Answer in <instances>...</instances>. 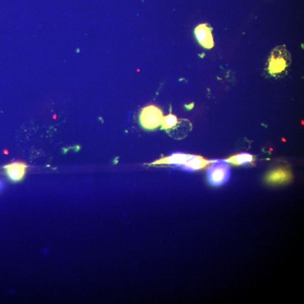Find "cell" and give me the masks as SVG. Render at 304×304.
<instances>
[{
	"mask_svg": "<svg viewBox=\"0 0 304 304\" xmlns=\"http://www.w3.org/2000/svg\"><path fill=\"white\" fill-rule=\"evenodd\" d=\"M207 177L213 186H218L225 184L231 177V169L227 162L220 160L215 161L207 172Z\"/></svg>",
	"mask_w": 304,
	"mask_h": 304,
	"instance_id": "obj_1",
	"label": "cell"
},
{
	"mask_svg": "<svg viewBox=\"0 0 304 304\" xmlns=\"http://www.w3.org/2000/svg\"><path fill=\"white\" fill-rule=\"evenodd\" d=\"M164 116L157 106L150 105L143 108L140 115V121L146 129L153 130L161 125Z\"/></svg>",
	"mask_w": 304,
	"mask_h": 304,
	"instance_id": "obj_2",
	"label": "cell"
},
{
	"mask_svg": "<svg viewBox=\"0 0 304 304\" xmlns=\"http://www.w3.org/2000/svg\"><path fill=\"white\" fill-rule=\"evenodd\" d=\"M291 174L289 171L278 169L271 172L267 177V180L270 183H282L290 180Z\"/></svg>",
	"mask_w": 304,
	"mask_h": 304,
	"instance_id": "obj_6",
	"label": "cell"
},
{
	"mask_svg": "<svg viewBox=\"0 0 304 304\" xmlns=\"http://www.w3.org/2000/svg\"><path fill=\"white\" fill-rule=\"evenodd\" d=\"M215 161H209L201 156L190 155L188 154L185 163L181 168L185 172H193L205 168L208 164L214 162Z\"/></svg>",
	"mask_w": 304,
	"mask_h": 304,
	"instance_id": "obj_5",
	"label": "cell"
},
{
	"mask_svg": "<svg viewBox=\"0 0 304 304\" xmlns=\"http://www.w3.org/2000/svg\"><path fill=\"white\" fill-rule=\"evenodd\" d=\"M224 161L235 165L247 164L253 161V156L248 153H242Z\"/></svg>",
	"mask_w": 304,
	"mask_h": 304,
	"instance_id": "obj_7",
	"label": "cell"
},
{
	"mask_svg": "<svg viewBox=\"0 0 304 304\" xmlns=\"http://www.w3.org/2000/svg\"><path fill=\"white\" fill-rule=\"evenodd\" d=\"M3 168L10 180L18 182L23 179L27 166L24 162H15L5 165Z\"/></svg>",
	"mask_w": 304,
	"mask_h": 304,
	"instance_id": "obj_3",
	"label": "cell"
},
{
	"mask_svg": "<svg viewBox=\"0 0 304 304\" xmlns=\"http://www.w3.org/2000/svg\"><path fill=\"white\" fill-rule=\"evenodd\" d=\"M3 187V183L1 180H0V190L2 189Z\"/></svg>",
	"mask_w": 304,
	"mask_h": 304,
	"instance_id": "obj_10",
	"label": "cell"
},
{
	"mask_svg": "<svg viewBox=\"0 0 304 304\" xmlns=\"http://www.w3.org/2000/svg\"><path fill=\"white\" fill-rule=\"evenodd\" d=\"M177 117L172 114H170L163 117L161 125L163 129L168 130L172 129L178 124Z\"/></svg>",
	"mask_w": 304,
	"mask_h": 304,
	"instance_id": "obj_9",
	"label": "cell"
},
{
	"mask_svg": "<svg viewBox=\"0 0 304 304\" xmlns=\"http://www.w3.org/2000/svg\"><path fill=\"white\" fill-rule=\"evenodd\" d=\"M287 67L285 59L272 57L270 61L269 69L271 73H277L284 71Z\"/></svg>",
	"mask_w": 304,
	"mask_h": 304,
	"instance_id": "obj_8",
	"label": "cell"
},
{
	"mask_svg": "<svg viewBox=\"0 0 304 304\" xmlns=\"http://www.w3.org/2000/svg\"><path fill=\"white\" fill-rule=\"evenodd\" d=\"M211 31L212 30L206 24L197 26L195 31L197 40L203 47L206 49H211L214 45Z\"/></svg>",
	"mask_w": 304,
	"mask_h": 304,
	"instance_id": "obj_4",
	"label": "cell"
}]
</instances>
